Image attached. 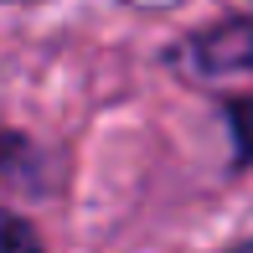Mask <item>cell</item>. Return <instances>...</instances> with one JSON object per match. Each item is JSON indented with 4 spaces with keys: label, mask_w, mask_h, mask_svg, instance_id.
I'll return each instance as SVG.
<instances>
[{
    "label": "cell",
    "mask_w": 253,
    "mask_h": 253,
    "mask_svg": "<svg viewBox=\"0 0 253 253\" xmlns=\"http://www.w3.org/2000/svg\"><path fill=\"white\" fill-rule=\"evenodd\" d=\"M170 62H181L202 83H222V78L253 73V16H222L212 26H202L197 37H186Z\"/></svg>",
    "instance_id": "obj_1"
},
{
    "label": "cell",
    "mask_w": 253,
    "mask_h": 253,
    "mask_svg": "<svg viewBox=\"0 0 253 253\" xmlns=\"http://www.w3.org/2000/svg\"><path fill=\"white\" fill-rule=\"evenodd\" d=\"M0 186L10 197H42L47 191V155L21 129H0Z\"/></svg>",
    "instance_id": "obj_2"
},
{
    "label": "cell",
    "mask_w": 253,
    "mask_h": 253,
    "mask_svg": "<svg viewBox=\"0 0 253 253\" xmlns=\"http://www.w3.org/2000/svg\"><path fill=\"white\" fill-rule=\"evenodd\" d=\"M222 119H227V140H233V170H248L253 166V93L222 98Z\"/></svg>",
    "instance_id": "obj_3"
},
{
    "label": "cell",
    "mask_w": 253,
    "mask_h": 253,
    "mask_svg": "<svg viewBox=\"0 0 253 253\" xmlns=\"http://www.w3.org/2000/svg\"><path fill=\"white\" fill-rule=\"evenodd\" d=\"M0 253H42L37 227L21 212H5V207H0Z\"/></svg>",
    "instance_id": "obj_4"
},
{
    "label": "cell",
    "mask_w": 253,
    "mask_h": 253,
    "mask_svg": "<svg viewBox=\"0 0 253 253\" xmlns=\"http://www.w3.org/2000/svg\"><path fill=\"white\" fill-rule=\"evenodd\" d=\"M227 253H253V238H243V243H238V248H227Z\"/></svg>",
    "instance_id": "obj_5"
}]
</instances>
